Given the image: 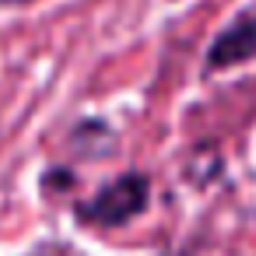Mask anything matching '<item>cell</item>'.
<instances>
[{"mask_svg":"<svg viewBox=\"0 0 256 256\" xmlns=\"http://www.w3.org/2000/svg\"><path fill=\"white\" fill-rule=\"evenodd\" d=\"M0 4H32V0H0Z\"/></svg>","mask_w":256,"mask_h":256,"instance_id":"obj_3","label":"cell"},{"mask_svg":"<svg viewBox=\"0 0 256 256\" xmlns=\"http://www.w3.org/2000/svg\"><path fill=\"white\" fill-rule=\"evenodd\" d=\"M148 179L140 172H126L120 179H112L109 186H102V193L88 204L78 207V218L84 224H102V228H116L134 221L137 214H144L148 207Z\"/></svg>","mask_w":256,"mask_h":256,"instance_id":"obj_1","label":"cell"},{"mask_svg":"<svg viewBox=\"0 0 256 256\" xmlns=\"http://www.w3.org/2000/svg\"><path fill=\"white\" fill-rule=\"evenodd\" d=\"M256 56V8L242 11L207 50V67L221 70V67H235Z\"/></svg>","mask_w":256,"mask_h":256,"instance_id":"obj_2","label":"cell"}]
</instances>
